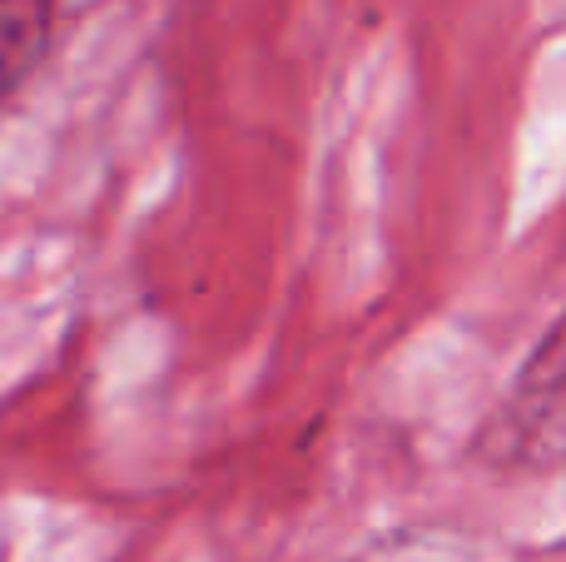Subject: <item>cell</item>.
<instances>
[{"instance_id": "cell-1", "label": "cell", "mask_w": 566, "mask_h": 562, "mask_svg": "<svg viewBox=\"0 0 566 562\" xmlns=\"http://www.w3.org/2000/svg\"><path fill=\"white\" fill-rule=\"evenodd\" d=\"M482 458L497 468H557L566 464V314L532 348L512 378L502 408L478 438Z\"/></svg>"}, {"instance_id": "cell-2", "label": "cell", "mask_w": 566, "mask_h": 562, "mask_svg": "<svg viewBox=\"0 0 566 562\" xmlns=\"http://www.w3.org/2000/svg\"><path fill=\"white\" fill-rule=\"evenodd\" d=\"M45 0H0V100L35 70L40 50H45Z\"/></svg>"}]
</instances>
